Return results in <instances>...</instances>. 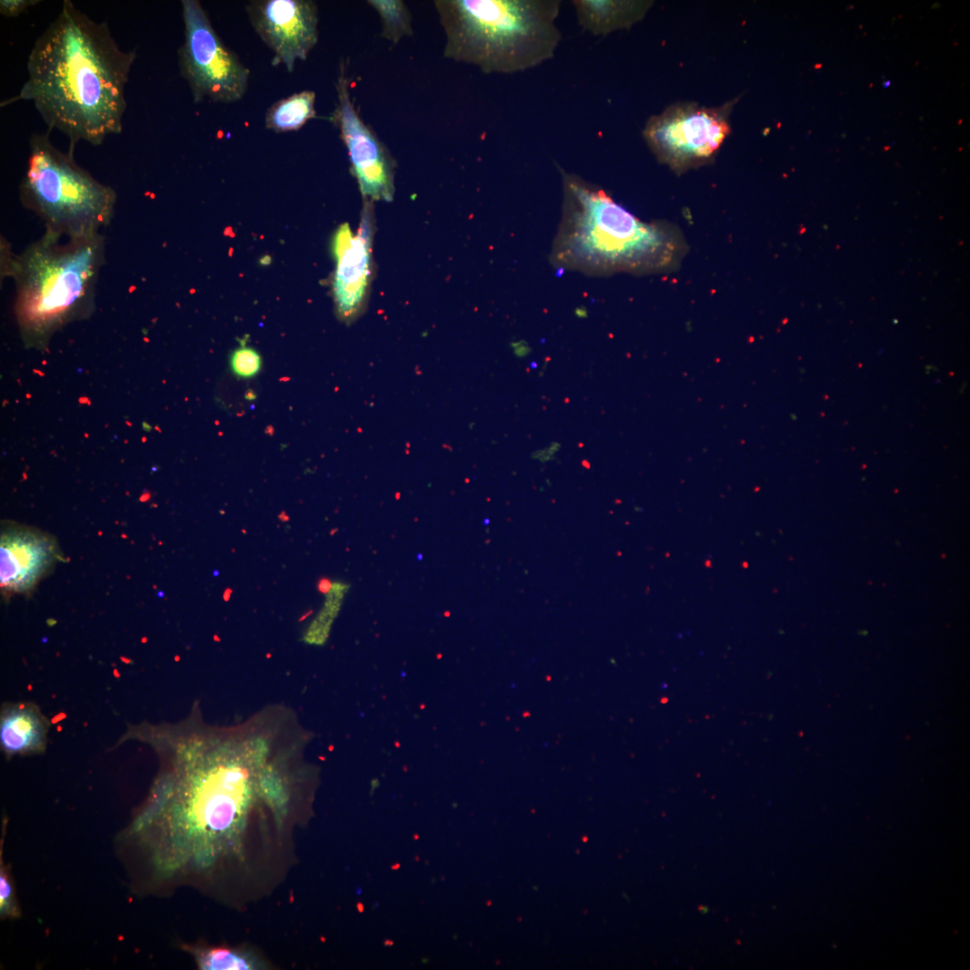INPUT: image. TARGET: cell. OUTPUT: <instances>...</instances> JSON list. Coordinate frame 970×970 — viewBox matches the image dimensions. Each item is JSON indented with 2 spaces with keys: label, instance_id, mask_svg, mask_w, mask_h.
I'll list each match as a JSON object with an SVG mask.
<instances>
[{
  "label": "cell",
  "instance_id": "obj_16",
  "mask_svg": "<svg viewBox=\"0 0 970 970\" xmlns=\"http://www.w3.org/2000/svg\"><path fill=\"white\" fill-rule=\"evenodd\" d=\"M367 4L380 17L383 38L396 44L412 34L411 15L403 1L369 0Z\"/></svg>",
  "mask_w": 970,
  "mask_h": 970
},
{
  "label": "cell",
  "instance_id": "obj_2",
  "mask_svg": "<svg viewBox=\"0 0 970 970\" xmlns=\"http://www.w3.org/2000/svg\"><path fill=\"white\" fill-rule=\"evenodd\" d=\"M2 270L15 286L14 312L25 343L40 347L61 326L93 310L105 260L101 233L45 232L21 253L4 250Z\"/></svg>",
  "mask_w": 970,
  "mask_h": 970
},
{
  "label": "cell",
  "instance_id": "obj_14",
  "mask_svg": "<svg viewBox=\"0 0 970 970\" xmlns=\"http://www.w3.org/2000/svg\"><path fill=\"white\" fill-rule=\"evenodd\" d=\"M45 728L40 715L25 706L4 711L0 724V742L10 754L32 752L41 747Z\"/></svg>",
  "mask_w": 970,
  "mask_h": 970
},
{
  "label": "cell",
  "instance_id": "obj_18",
  "mask_svg": "<svg viewBox=\"0 0 970 970\" xmlns=\"http://www.w3.org/2000/svg\"><path fill=\"white\" fill-rule=\"evenodd\" d=\"M230 367L234 375L240 378H251L261 368V357L251 348L241 347L236 348L230 357Z\"/></svg>",
  "mask_w": 970,
  "mask_h": 970
},
{
  "label": "cell",
  "instance_id": "obj_3",
  "mask_svg": "<svg viewBox=\"0 0 970 970\" xmlns=\"http://www.w3.org/2000/svg\"><path fill=\"white\" fill-rule=\"evenodd\" d=\"M445 57L483 73L514 74L551 58L561 40L560 0L434 1Z\"/></svg>",
  "mask_w": 970,
  "mask_h": 970
},
{
  "label": "cell",
  "instance_id": "obj_5",
  "mask_svg": "<svg viewBox=\"0 0 970 970\" xmlns=\"http://www.w3.org/2000/svg\"><path fill=\"white\" fill-rule=\"evenodd\" d=\"M22 206L44 223L46 232L76 237L101 233L110 223L117 194L75 160L74 150L57 148L47 133H33L19 186Z\"/></svg>",
  "mask_w": 970,
  "mask_h": 970
},
{
  "label": "cell",
  "instance_id": "obj_6",
  "mask_svg": "<svg viewBox=\"0 0 970 970\" xmlns=\"http://www.w3.org/2000/svg\"><path fill=\"white\" fill-rule=\"evenodd\" d=\"M184 41L178 51L179 67L195 102L230 103L247 90L249 69L218 37L197 0H182Z\"/></svg>",
  "mask_w": 970,
  "mask_h": 970
},
{
  "label": "cell",
  "instance_id": "obj_13",
  "mask_svg": "<svg viewBox=\"0 0 970 970\" xmlns=\"http://www.w3.org/2000/svg\"><path fill=\"white\" fill-rule=\"evenodd\" d=\"M579 25L593 35H606L640 21L652 2L613 0L571 1Z\"/></svg>",
  "mask_w": 970,
  "mask_h": 970
},
{
  "label": "cell",
  "instance_id": "obj_4",
  "mask_svg": "<svg viewBox=\"0 0 970 970\" xmlns=\"http://www.w3.org/2000/svg\"><path fill=\"white\" fill-rule=\"evenodd\" d=\"M672 251L660 227L636 218L597 185L563 175V221L556 243L560 263L595 272L649 269L665 263Z\"/></svg>",
  "mask_w": 970,
  "mask_h": 970
},
{
  "label": "cell",
  "instance_id": "obj_15",
  "mask_svg": "<svg viewBox=\"0 0 970 970\" xmlns=\"http://www.w3.org/2000/svg\"><path fill=\"white\" fill-rule=\"evenodd\" d=\"M315 93L304 90L273 103L265 114V127L276 133L300 129L315 118Z\"/></svg>",
  "mask_w": 970,
  "mask_h": 970
},
{
  "label": "cell",
  "instance_id": "obj_7",
  "mask_svg": "<svg viewBox=\"0 0 970 970\" xmlns=\"http://www.w3.org/2000/svg\"><path fill=\"white\" fill-rule=\"evenodd\" d=\"M728 106L672 105L648 119L644 138L660 161L675 168L704 161L729 132Z\"/></svg>",
  "mask_w": 970,
  "mask_h": 970
},
{
  "label": "cell",
  "instance_id": "obj_20",
  "mask_svg": "<svg viewBox=\"0 0 970 970\" xmlns=\"http://www.w3.org/2000/svg\"><path fill=\"white\" fill-rule=\"evenodd\" d=\"M39 1L34 0H1L0 13L6 17H17L24 13L29 7L36 4Z\"/></svg>",
  "mask_w": 970,
  "mask_h": 970
},
{
  "label": "cell",
  "instance_id": "obj_9",
  "mask_svg": "<svg viewBox=\"0 0 970 970\" xmlns=\"http://www.w3.org/2000/svg\"><path fill=\"white\" fill-rule=\"evenodd\" d=\"M250 22L277 64L292 72L318 41V7L310 0H259L246 6Z\"/></svg>",
  "mask_w": 970,
  "mask_h": 970
},
{
  "label": "cell",
  "instance_id": "obj_19",
  "mask_svg": "<svg viewBox=\"0 0 970 970\" xmlns=\"http://www.w3.org/2000/svg\"><path fill=\"white\" fill-rule=\"evenodd\" d=\"M0 913L4 917L18 916L13 886L11 877L3 865L0 869Z\"/></svg>",
  "mask_w": 970,
  "mask_h": 970
},
{
  "label": "cell",
  "instance_id": "obj_24",
  "mask_svg": "<svg viewBox=\"0 0 970 970\" xmlns=\"http://www.w3.org/2000/svg\"><path fill=\"white\" fill-rule=\"evenodd\" d=\"M889 84H890V82H889V81H886V82H885V86H886H886H889Z\"/></svg>",
  "mask_w": 970,
  "mask_h": 970
},
{
  "label": "cell",
  "instance_id": "obj_10",
  "mask_svg": "<svg viewBox=\"0 0 970 970\" xmlns=\"http://www.w3.org/2000/svg\"><path fill=\"white\" fill-rule=\"evenodd\" d=\"M372 201L366 199L360 227L353 235L348 224L337 230L332 252L337 261L333 294L339 317L351 322L360 313L370 278L373 236Z\"/></svg>",
  "mask_w": 970,
  "mask_h": 970
},
{
  "label": "cell",
  "instance_id": "obj_1",
  "mask_svg": "<svg viewBox=\"0 0 970 970\" xmlns=\"http://www.w3.org/2000/svg\"><path fill=\"white\" fill-rule=\"evenodd\" d=\"M135 59L136 51L123 49L105 22L65 0L31 49L16 99L31 102L50 130L70 140V149L83 141L100 146L122 131Z\"/></svg>",
  "mask_w": 970,
  "mask_h": 970
},
{
  "label": "cell",
  "instance_id": "obj_11",
  "mask_svg": "<svg viewBox=\"0 0 970 970\" xmlns=\"http://www.w3.org/2000/svg\"><path fill=\"white\" fill-rule=\"evenodd\" d=\"M59 549L48 534L19 524L1 528V588L4 595L33 588L58 560Z\"/></svg>",
  "mask_w": 970,
  "mask_h": 970
},
{
  "label": "cell",
  "instance_id": "obj_17",
  "mask_svg": "<svg viewBox=\"0 0 970 970\" xmlns=\"http://www.w3.org/2000/svg\"><path fill=\"white\" fill-rule=\"evenodd\" d=\"M197 958L199 967L206 970H244L253 966L247 957L227 948L206 949Z\"/></svg>",
  "mask_w": 970,
  "mask_h": 970
},
{
  "label": "cell",
  "instance_id": "obj_8",
  "mask_svg": "<svg viewBox=\"0 0 970 970\" xmlns=\"http://www.w3.org/2000/svg\"><path fill=\"white\" fill-rule=\"evenodd\" d=\"M337 105L331 119L340 130L364 198L392 201L394 195V163L383 142L360 118L351 100L343 63L336 83Z\"/></svg>",
  "mask_w": 970,
  "mask_h": 970
},
{
  "label": "cell",
  "instance_id": "obj_21",
  "mask_svg": "<svg viewBox=\"0 0 970 970\" xmlns=\"http://www.w3.org/2000/svg\"><path fill=\"white\" fill-rule=\"evenodd\" d=\"M560 447V444L553 443L551 445V446L534 453L533 454V457L535 459H539L542 462H547L548 460L552 458L553 454L558 452Z\"/></svg>",
  "mask_w": 970,
  "mask_h": 970
},
{
  "label": "cell",
  "instance_id": "obj_23",
  "mask_svg": "<svg viewBox=\"0 0 970 970\" xmlns=\"http://www.w3.org/2000/svg\"><path fill=\"white\" fill-rule=\"evenodd\" d=\"M231 592H232V590H231V589H227V590L225 591V595H224L225 599H228V598H229V595H230V593H231Z\"/></svg>",
  "mask_w": 970,
  "mask_h": 970
},
{
  "label": "cell",
  "instance_id": "obj_22",
  "mask_svg": "<svg viewBox=\"0 0 970 970\" xmlns=\"http://www.w3.org/2000/svg\"><path fill=\"white\" fill-rule=\"evenodd\" d=\"M332 585H333V584H331V580H330V579H328V578H322V579H321V580H320V581L318 582V585H317V588H318V590H319V591H320L321 593H322V594H328V593L330 592V590L331 589V587H332Z\"/></svg>",
  "mask_w": 970,
  "mask_h": 970
},
{
  "label": "cell",
  "instance_id": "obj_12",
  "mask_svg": "<svg viewBox=\"0 0 970 970\" xmlns=\"http://www.w3.org/2000/svg\"><path fill=\"white\" fill-rule=\"evenodd\" d=\"M245 778L239 768L230 767L204 779L192 798L193 820L210 831L227 829L239 812L245 791Z\"/></svg>",
  "mask_w": 970,
  "mask_h": 970
}]
</instances>
